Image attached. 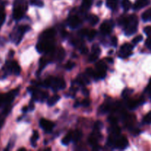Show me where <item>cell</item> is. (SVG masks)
I'll list each match as a JSON object with an SVG mask.
<instances>
[{"mask_svg": "<svg viewBox=\"0 0 151 151\" xmlns=\"http://www.w3.org/2000/svg\"><path fill=\"white\" fill-rule=\"evenodd\" d=\"M120 25L125 27V33L127 35H131L135 33L138 27V18L136 15H131L128 17H121L119 20Z\"/></svg>", "mask_w": 151, "mask_h": 151, "instance_id": "cell-1", "label": "cell"}, {"mask_svg": "<svg viewBox=\"0 0 151 151\" xmlns=\"http://www.w3.org/2000/svg\"><path fill=\"white\" fill-rule=\"evenodd\" d=\"M36 50L38 52H52L55 50L54 42L52 40H41L37 44Z\"/></svg>", "mask_w": 151, "mask_h": 151, "instance_id": "cell-2", "label": "cell"}, {"mask_svg": "<svg viewBox=\"0 0 151 151\" xmlns=\"http://www.w3.org/2000/svg\"><path fill=\"white\" fill-rule=\"evenodd\" d=\"M96 80L103 79L106 76L107 66L103 60H100L96 64Z\"/></svg>", "mask_w": 151, "mask_h": 151, "instance_id": "cell-3", "label": "cell"}, {"mask_svg": "<svg viewBox=\"0 0 151 151\" xmlns=\"http://www.w3.org/2000/svg\"><path fill=\"white\" fill-rule=\"evenodd\" d=\"M50 87H52L54 91L63 89L66 87V82L62 78L51 77L50 78Z\"/></svg>", "mask_w": 151, "mask_h": 151, "instance_id": "cell-4", "label": "cell"}, {"mask_svg": "<svg viewBox=\"0 0 151 151\" xmlns=\"http://www.w3.org/2000/svg\"><path fill=\"white\" fill-rule=\"evenodd\" d=\"M27 4H19V5L16 6L13 9V19H16V20H19V19H22L24 16V14L25 13L27 10Z\"/></svg>", "mask_w": 151, "mask_h": 151, "instance_id": "cell-5", "label": "cell"}, {"mask_svg": "<svg viewBox=\"0 0 151 151\" xmlns=\"http://www.w3.org/2000/svg\"><path fill=\"white\" fill-rule=\"evenodd\" d=\"M134 48V46L131 45L130 44H125L120 47L119 50V56L121 58H128L132 55V50Z\"/></svg>", "mask_w": 151, "mask_h": 151, "instance_id": "cell-6", "label": "cell"}, {"mask_svg": "<svg viewBox=\"0 0 151 151\" xmlns=\"http://www.w3.org/2000/svg\"><path fill=\"white\" fill-rule=\"evenodd\" d=\"M39 124L41 128L47 133L51 132L55 127V123H53L52 122L46 119H41L40 120Z\"/></svg>", "mask_w": 151, "mask_h": 151, "instance_id": "cell-7", "label": "cell"}, {"mask_svg": "<svg viewBox=\"0 0 151 151\" xmlns=\"http://www.w3.org/2000/svg\"><path fill=\"white\" fill-rule=\"evenodd\" d=\"M115 147L119 150H124L128 145V141L125 137H121L115 141Z\"/></svg>", "mask_w": 151, "mask_h": 151, "instance_id": "cell-8", "label": "cell"}, {"mask_svg": "<svg viewBox=\"0 0 151 151\" xmlns=\"http://www.w3.org/2000/svg\"><path fill=\"white\" fill-rule=\"evenodd\" d=\"M81 23H82L81 19L78 16H75V15L70 16L69 18V20H68V24L72 29L78 27L81 24Z\"/></svg>", "mask_w": 151, "mask_h": 151, "instance_id": "cell-9", "label": "cell"}, {"mask_svg": "<svg viewBox=\"0 0 151 151\" xmlns=\"http://www.w3.org/2000/svg\"><path fill=\"white\" fill-rule=\"evenodd\" d=\"M56 32L54 29H47L43 32L41 35L40 36L41 40H52L55 35Z\"/></svg>", "mask_w": 151, "mask_h": 151, "instance_id": "cell-10", "label": "cell"}, {"mask_svg": "<svg viewBox=\"0 0 151 151\" xmlns=\"http://www.w3.org/2000/svg\"><path fill=\"white\" fill-rule=\"evenodd\" d=\"M54 50L52 51V55L53 58L55 60H58V61H61L64 59L65 57V50L63 48H59L58 50L56 52H54Z\"/></svg>", "mask_w": 151, "mask_h": 151, "instance_id": "cell-11", "label": "cell"}, {"mask_svg": "<svg viewBox=\"0 0 151 151\" xmlns=\"http://www.w3.org/2000/svg\"><path fill=\"white\" fill-rule=\"evenodd\" d=\"M151 2V0H137L134 5V10H140L146 6L149 5Z\"/></svg>", "mask_w": 151, "mask_h": 151, "instance_id": "cell-12", "label": "cell"}, {"mask_svg": "<svg viewBox=\"0 0 151 151\" xmlns=\"http://www.w3.org/2000/svg\"><path fill=\"white\" fill-rule=\"evenodd\" d=\"M143 103H144V100L142 99H140L139 100H131L128 102V107L131 110H134V109H137L139 105L142 104Z\"/></svg>", "mask_w": 151, "mask_h": 151, "instance_id": "cell-13", "label": "cell"}, {"mask_svg": "<svg viewBox=\"0 0 151 151\" xmlns=\"http://www.w3.org/2000/svg\"><path fill=\"white\" fill-rule=\"evenodd\" d=\"M10 70L13 72L14 75H19L21 72V68L20 66L18 64L16 61H13L10 65Z\"/></svg>", "mask_w": 151, "mask_h": 151, "instance_id": "cell-14", "label": "cell"}, {"mask_svg": "<svg viewBox=\"0 0 151 151\" xmlns=\"http://www.w3.org/2000/svg\"><path fill=\"white\" fill-rule=\"evenodd\" d=\"M111 26L107 22H103L101 25H100V31L104 35H108L111 32Z\"/></svg>", "mask_w": 151, "mask_h": 151, "instance_id": "cell-15", "label": "cell"}, {"mask_svg": "<svg viewBox=\"0 0 151 151\" xmlns=\"http://www.w3.org/2000/svg\"><path fill=\"white\" fill-rule=\"evenodd\" d=\"M88 77L87 75H79L76 80V82L78 83L79 85H85L86 83H89V81H88Z\"/></svg>", "mask_w": 151, "mask_h": 151, "instance_id": "cell-16", "label": "cell"}, {"mask_svg": "<svg viewBox=\"0 0 151 151\" xmlns=\"http://www.w3.org/2000/svg\"><path fill=\"white\" fill-rule=\"evenodd\" d=\"M82 137V132L80 130H76L75 131H72V141L76 143L81 139Z\"/></svg>", "mask_w": 151, "mask_h": 151, "instance_id": "cell-17", "label": "cell"}, {"mask_svg": "<svg viewBox=\"0 0 151 151\" xmlns=\"http://www.w3.org/2000/svg\"><path fill=\"white\" fill-rule=\"evenodd\" d=\"M142 19L144 22H150L151 21V7L149 8L148 10H145L144 13L142 15Z\"/></svg>", "mask_w": 151, "mask_h": 151, "instance_id": "cell-18", "label": "cell"}, {"mask_svg": "<svg viewBox=\"0 0 151 151\" xmlns=\"http://www.w3.org/2000/svg\"><path fill=\"white\" fill-rule=\"evenodd\" d=\"M72 131H69L67 133L66 136L63 138L62 139V144L64 145H68L71 141H72Z\"/></svg>", "mask_w": 151, "mask_h": 151, "instance_id": "cell-19", "label": "cell"}, {"mask_svg": "<svg viewBox=\"0 0 151 151\" xmlns=\"http://www.w3.org/2000/svg\"><path fill=\"white\" fill-rule=\"evenodd\" d=\"M59 100H60V96L58 95V94H55V95L52 96V97H50V98L47 100V104L50 106H54Z\"/></svg>", "mask_w": 151, "mask_h": 151, "instance_id": "cell-20", "label": "cell"}, {"mask_svg": "<svg viewBox=\"0 0 151 151\" xmlns=\"http://www.w3.org/2000/svg\"><path fill=\"white\" fill-rule=\"evenodd\" d=\"M106 5L111 10H115L117 6V1L116 0H106Z\"/></svg>", "mask_w": 151, "mask_h": 151, "instance_id": "cell-21", "label": "cell"}, {"mask_svg": "<svg viewBox=\"0 0 151 151\" xmlns=\"http://www.w3.org/2000/svg\"><path fill=\"white\" fill-rule=\"evenodd\" d=\"M94 0H83L82 1V9L83 10H86L89 8L92 4Z\"/></svg>", "mask_w": 151, "mask_h": 151, "instance_id": "cell-22", "label": "cell"}, {"mask_svg": "<svg viewBox=\"0 0 151 151\" xmlns=\"http://www.w3.org/2000/svg\"><path fill=\"white\" fill-rule=\"evenodd\" d=\"M38 138H39L38 132L37 131H34L32 137H31V144H32V146H33V147L36 146V142L38 139Z\"/></svg>", "mask_w": 151, "mask_h": 151, "instance_id": "cell-23", "label": "cell"}, {"mask_svg": "<svg viewBox=\"0 0 151 151\" xmlns=\"http://www.w3.org/2000/svg\"><path fill=\"white\" fill-rule=\"evenodd\" d=\"M88 143L90 144V145L93 146V147L97 146V138L94 134H92L89 137H88Z\"/></svg>", "mask_w": 151, "mask_h": 151, "instance_id": "cell-24", "label": "cell"}, {"mask_svg": "<svg viewBox=\"0 0 151 151\" xmlns=\"http://www.w3.org/2000/svg\"><path fill=\"white\" fill-rule=\"evenodd\" d=\"M86 73L87 76L89 78H92L96 79V71L94 70L92 68H88L86 70Z\"/></svg>", "mask_w": 151, "mask_h": 151, "instance_id": "cell-25", "label": "cell"}, {"mask_svg": "<svg viewBox=\"0 0 151 151\" xmlns=\"http://www.w3.org/2000/svg\"><path fill=\"white\" fill-rule=\"evenodd\" d=\"M122 5L124 10H125V11H128V10H129V9L131 8V2L130 1V0H123L122 3Z\"/></svg>", "mask_w": 151, "mask_h": 151, "instance_id": "cell-26", "label": "cell"}, {"mask_svg": "<svg viewBox=\"0 0 151 151\" xmlns=\"http://www.w3.org/2000/svg\"><path fill=\"white\" fill-rule=\"evenodd\" d=\"M88 21H89V23L91 25H95L98 23L99 22V18L97 17L95 15H91L90 16V17L88 18Z\"/></svg>", "mask_w": 151, "mask_h": 151, "instance_id": "cell-27", "label": "cell"}, {"mask_svg": "<svg viewBox=\"0 0 151 151\" xmlns=\"http://www.w3.org/2000/svg\"><path fill=\"white\" fill-rule=\"evenodd\" d=\"M110 110V106H108L107 104H103L99 109V112L100 114H106Z\"/></svg>", "mask_w": 151, "mask_h": 151, "instance_id": "cell-28", "label": "cell"}, {"mask_svg": "<svg viewBox=\"0 0 151 151\" xmlns=\"http://www.w3.org/2000/svg\"><path fill=\"white\" fill-rule=\"evenodd\" d=\"M120 133H121V130L119 127H116L114 126L111 130V134L112 136L114 137H117L120 135Z\"/></svg>", "mask_w": 151, "mask_h": 151, "instance_id": "cell-29", "label": "cell"}, {"mask_svg": "<svg viewBox=\"0 0 151 151\" xmlns=\"http://www.w3.org/2000/svg\"><path fill=\"white\" fill-rule=\"evenodd\" d=\"M97 35V31L95 29H91L90 31H88V35H87V37H88V39L89 41H92L95 36Z\"/></svg>", "mask_w": 151, "mask_h": 151, "instance_id": "cell-30", "label": "cell"}, {"mask_svg": "<svg viewBox=\"0 0 151 151\" xmlns=\"http://www.w3.org/2000/svg\"><path fill=\"white\" fill-rule=\"evenodd\" d=\"M92 53L97 55H100V53H101V50H100V48L99 47V46L97 44H94V45L92 46Z\"/></svg>", "mask_w": 151, "mask_h": 151, "instance_id": "cell-31", "label": "cell"}, {"mask_svg": "<svg viewBox=\"0 0 151 151\" xmlns=\"http://www.w3.org/2000/svg\"><path fill=\"white\" fill-rule=\"evenodd\" d=\"M143 122L145 124H150L151 123V111L147 113V114L145 116L144 119H143Z\"/></svg>", "mask_w": 151, "mask_h": 151, "instance_id": "cell-32", "label": "cell"}, {"mask_svg": "<svg viewBox=\"0 0 151 151\" xmlns=\"http://www.w3.org/2000/svg\"><path fill=\"white\" fill-rule=\"evenodd\" d=\"M75 66V64L74 62L68 61L67 63H66V64L65 65V68H66V69H67V70H71V69H73Z\"/></svg>", "mask_w": 151, "mask_h": 151, "instance_id": "cell-33", "label": "cell"}, {"mask_svg": "<svg viewBox=\"0 0 151 151\" xmlns=\"http://www.w3.org/2000/svg\"><path fill=\"white\" fill-rule=\"evenodd\" d=\"M91 104V100L88 98H86L84 100H83V101L81 102V105H82L83 107H88Z\"/></svg>", "mask_w": 151, "mask_h": 151, "instance_id": "cell-34", "label": "cell"}, {"mask_svg": "<svg viewBox=\"0 0 151 151\" xmlns=\"http://www.w3.org/2000/svg\"><path fill=\"white\" fill-rule=\"evenodd\" d=\"M143 39V36L142 35H137V36H136L135 38L133 39V43H134V44H138L139 42H140V41H142Z\"/></svg>", "mask_w": 151, "mask_h": 151, "instance_id": "cell-35", "label": "cell"}, {"mask_svg": "<svg viewBox=\"0 0 151 151\" xmlns=\"http://www.w3.org/2000/svg\"><path fill=\"white\" fill-rule=\"evenodd\" d=\"M109 122H110L112 125H116V123H117V119H116V117H115V116H111L109 118Z\"/></svg>", "mask_w": 151, "mask_h": 151, "instance_id": "cell-36", "label": "cell"}, {"mask_svg": "<svg viewBox=\"0 0 151 151\" xmlns=\"http://www.w3.org/2000/svg\"><path fill=\"white\" fill-rule=\"evenodd\" d=\"M132 91H133L132 89L126 88V89H125L123 91V92H122V96L123 97H127L128 95H129V94H131V93H132Z\"/></svg>", "mask_w": 151, "mask_h": 151, "instance_id": "cell-37", "label": "cell"}, {"mask_svg": "<svg viewBox=\"0 0 151 151\" xmlns=\"http://www.w3.org/2000/svg\"><path fill=\"white\" fill-rule=\"evenodd\" d=\"M97 58H98V55L94 54V53H91V54L90 55L89 58H88V60L91 62H94L95 60H97Z\"/></svg>", "mask_w": 151, "mask_h": 151, "instance_id": "cell-38", "label": "cell"}, {"mask_svg": "<svg viewBox=\"0 0 151 151\" xmlns=\"http://www.w3.org/2000/svg\"><path fill=\"white\" fill-rule=\"evenodd\" d=\"M88 29H82L81 30L79 31V35L80 36H82V37H85L87 36L88 35Z\"/></svg>", "mask_w": 151, "mask_h": 151, "instance_id": "cell-39", "label": "cell"}, {"mask_svg": "<svg viewBox=\"0 0 151 151\" xmlns=\"http://www.w3.org/2000/svg\"><path fill=\"white\" fill-rule=\"evenodd\" d=\"M144 32L145 33V35H147V36H150L151 35V27L150 26H147L144 28Z\"/></svg>", "mask_w": 151, "mask_h": 151, "instance_id": "cell-40", "label": "cell"}, {"mask_svg": "<svg viewBox=\"0 0 151 151\" xmlns=\"http://www.w3.org/2000/svg\"><path fill=\"white\" fill-rule=\"evenodd\" d=\"M102 126H103L102 122H100V121H97V122L95 123V125H94V129L97 130V131H99L100 129H101Z\"/></svg>", "mask_w": 151, "mask_h": 151, "instance_id": "cell-41", "label": "cell"}, {"mask_svg": "<svg viewBox=\"0 0 151 151\" xmlns=\"http://www.w3.org/2000/svg\"><path fill=\"white\" fill-rule=\"evenodd\" d=\"M80 50H81V52L82 53V54L85 55L86 54V53H88V48H87L86 46H82L81 47H80Z\"/></svg>", "mask_w": 151, "mask_h": 151, "instance_id": "cell-42", "label": "cell"}, {"mask_svg": "<svg viewBox=\"0 0 151 151\" xmlns=\"http://www.w3.org/2000/svg\"><path fill=\"white\" fill-rule=\"evenodd\" d=\"M117 43H118V39L116 36H113L112 37L111 39V44L114 47H116L117 46Z\"/></svg>", "mask_w": 151, "mask_h": 151, "instance_id": "cell-43", "label": "cell"}, {"mask_svg": "<svg viewBox=\"0 0 151 151\" xmlns=\"http://www.w3.org/2000/svg\"><path fill=\"white\" fill-rule=\"evenodd\" d=\"M32 4H35V5L36 6H38V7H42V6L44 5V3H43L42 1H36V0H35V1H32Z\"/></svg>", "mask_w": 151, "mask_h": 151, "instance_id": "cell-44", "label": "cell"}, {"mask_svg": "<svg viewBox=\"0 0 151 151\" xmlns=\"http://www.w3.org/2000/svg\"><path fill=\"white\" fill-rule=\"evenodd\" d=\"M145 45L147 48L151 50V38H148L147 40H146Z\"/></svg>", "mask_w": 151, "mask_h": 151, "instance_id": "cell-45", "label": "cell"}, {"mask_svg": "<svg viewBox=\"0 0 151 151\" xmlns=\"http://www.w3.org/2000/svg\"><path fill=\"white\" fill-rule=\"evenodd\" d=\"M61 35H62V36L64 37V38H65V37H66L68 35V32H66V30H63V31H62Z\"/></svg>", "mask_w": 151, "mask_h": 151, "instance_id": "cell-46", "label": "cell"}, {"mask_svg": "<svg viewBox=\"0 0 151 151\" xmlns=\"http://www.w3.org/2000/svg\"><path fill=\"white\" fill-rule=\"evenodd\" d=\"M83 94H85V95H88V90L86 89V88H84L83 90Z\"/></svg>", "mask_w": 151, "mask_h": 151, "instance_id": "cell-47", "label": "cell"}, {"mask_svg": "<svg viewBox=\"0 0 151 151\" xmlns=\"http://www.w3.org/2000/svg\"><path fill=\"white\" fill-rule=\"evenodd\" d=\"M3 123H4V119L1 117H0V128L3 125Z\"/></svg>", "mask_w": 151, "mask_h": 151, "instance_id": "cell-48", "label": "cell"}, {"mask_svg": "<svg viewBox=\"0 0 151 151\" xmlns=\"http://www.w3.org/2000/svg\"><path fill=\"white\" fill-rule=\"evenodd\" d=\"M106 60H107V61H109V63H113L114 62V60L112 58H106Z\"/></svg>", "mask_w": 151, "mask_h": 151, "instance_id": "cell-49", "label": "cell"}, {"mask_svg": "<svg viewBox=\"0 0 151 151\" xmlns=\"http://www.w3.org/2000/svg\"><path fill=\"white\" fill-rule=\"evenodd\" d=\"M27 109H28V107H27V106H24V107L22 109V110H23L24 112H26L27 111Z\"/></svg>", "mask_w": 151, "mask_h": 151, "instance_id": "cell-50", "label": "cell"}, {"mask_svg": "<svg viewBox=\"0 0 151 151\" xmlns=\"http://www.w3.org/2000/svg\"><path fill=\"white\" fill-rule=\"evenodd\" d=\"M102 2H103V1H98V3H97V6H101V4H102Z\"/></svg>", "mask_w": 151, "mask_h": 151, "instance_id": "cell-51", "label": "cell"}, {"mask_svg": "<svg viewBox=\"0 0 151 151\" xmlns=\"http://www.w3.org/2000/svg\"><path fill=\"white\" fill-rule=\"evenodd\" d=\"M79 104H80L79 102H77V103L75 104V107H78V106H79Z\"/></svg>", "mask_w": 151, "mask_h": 151, "instance_id": "cell-52", "label": "cell"}, {"mask_svg": "<svg viewBox=\"0 0 151 151\" xmlns=\"http://www.w3.org/2000/svg\"><path fill=\"white\" fill-rule=\"evenodd\" d=\"M26 150V149H25V148H20V149H19V150Z\"/></svg>", "mask_w": 151, "mask_h": 151, "instance_id": "cell-53", "label": "cell"}]
</instances>
